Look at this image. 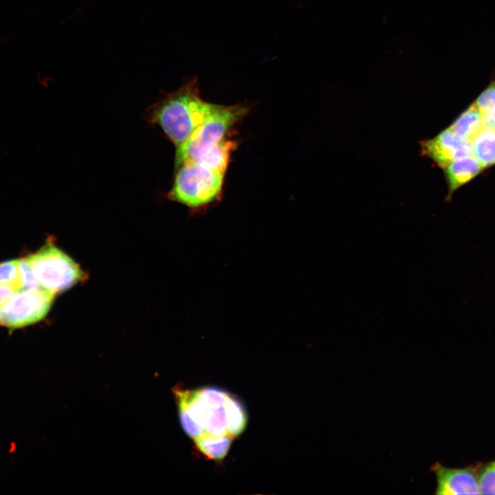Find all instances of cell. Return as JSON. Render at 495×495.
I'll use <instances>...</instances> for the list:
<instances>
[{"instance_id": "30bf717a", "label": "cell", "mask_w": 495, "mask_h": 495, "mask_svg": "<svg viewBox=\"0 0 495 495\" xmlns=\"http://www.w3.org/2000/svg\"><path fill=\"white\" fill-rule=\"evenodd\" d=\"M471 155L485 168L495 164V128L483 126L470 141Z\"/></svg>"}, {"instance_id": "3957f363", "label": "cell", "mask_w": 495, "mask_h": 495, "mask_svg": "<svg viewBox=\"0 0 495 495\" xmlns=\"http://www.w3.org/2000/svg\"><path fill=\"white\" fill-rule=\"evenodd\" d=\"M248 111V107L242 104H219L192 135L177 147L175 166L196 160L215 148L226 139L228 132L247 114Z\"/></svg>"}, {"instance_id": "52a82bcc", "label": "cell", "mask_w": 495, "mask_h": 495, "mask_svg": "<svg viewBox=\"0 0 495 495\" xmlns=\"http://www.w3.org/2000/svg\"><path fill=\"white\" fill-rule=\"evenodd\" d=\"M421 154L445 168L452 162L471 155L470 142L456 135L450 127L421 143Z\"/></svg>"}, {"instance_id": "ba28073f", "label": "cell", "mask_w": 495, "mask_h": 495, "mask_svg": "<svg viewBox=\"0 0 495 495\" xmlns=\"http://www.w3.org/2000/svg\"><path fill=\"white\" fill-rule=\"evenodd\" d=\"M180 422L185 432L195 439L204 432L207 409L197 390H176Z\"/></svg>"}, {"instance_id": "9c48e42d", "label": "cell", "mask_w": 495, "mask_h": 495, "mask_svg": "<svg viewBox=\"0 0 495 495\" xmlns=\"http://www.w3.org/2000/svg\"><path fill=\"white\" fill-rule=\"evenodd\" d=\"M483 168L472 155L456 160L447 165L444 169L448 196L450 197L459 187L474 178Z\"/></svg>"}, {"instance_id": "7c38bea8", "label": "cell", "mask_w": 495, "mask_h": 495, "mask_svg": "<svg viewBox=\"0 0 495 495\" xmlns=\"http://www.w3.org/2000/svg\"><path fill=\"white\" fill-rule=\"evenodd\" d=\"M230 435L215 436L203 432L193 439L196 446L204 456L213 460H221L228 452L232 440Z\"/></svg>"}, {"instance_id": "8992f818", "label": "cell", "mask_w": 495, "mask_h": 495, "mask_svg": "<svg viewBox=\"0 0 495 495\" xmlns=\"http://www.w3.org/2000/svg\"><path fill=\"white\" fill-rule=\"evenodd\" d=\"M481 463L462 468L446 467L440 462L431 466L437 480L436 494H480L478 470Z\"/></svg>"}, {"instance_id": "ffe728a7", "label": "cell", "mask_w": 495, "mask_h": 495, "mask_svg": "<svg viewBox=\"0 0 495 495\" xmlns=\"http://www.w3.org/2000/svg\"><path fill=\"white\" fill-rule=\"evenodd\" d=\"M16 291L13 287L0 285V307L8 302Z\"/></svg>"}, {"instance_id": "5bb4252c", "label": "cell", "mask_w": 495, "mask_h": 495, "mask_svg": "<svg viewBox=\"0 0 495 495\" xmlns=\"http://www.w3.org/2000/svg\"><path fill=\"white\" fill-rule=\"evenodd\" d=\"M474 103L482 115L484 126L495 128V80Z\"/></svg>"}, {"instance_id": "2e32d148", "label": "cell", "mask_w": 495, "mask_h": 495, "mask_svg": "<svg viewBox=\"0 0 495 495\" xmlns=\"http://www.w3.org/2000/svg\"><path fill=\"white\" fill-rule=\"evenodd\" d=\"M198 395L206 409L224 407L230 393L215 386H206L197 389Z\"/></svg>"}, {"instance_id": "6da1fadb", "label": "cell", "mask_w": 495, "mask_h": 495, "mask_svg": "<svg viewBox=\"0 0 495 495\" xmlns=\"http://www.w3.org/2000/svg\"><path fill=\"white\" fill-rule=\"evenodd\" d=\"M219 105L202 100L197 78L194 77L151 106L146 116L148 122L160 126L178 147L192 135Z\"/></svg>"}, {"instance_id": "4fadbf2b", "label": "cell", "mask_w": 495, "mask_h": 495, "mask_svg": "<svg viewBox=\"0 0 495 495\" xmlns=\"http://www.w3.org/2000/svg\"><path fill=\"white\" fill-rule=\"evenodd\" d=\"M227 430L234 437L241 434L247 425V413L242 402L235 396L230 395L224 406Z\"/></svg>"}, {"instance_id": "277c9868", "label": "cell", "mask_w": 495, "mask_h": 495, "mask_svg": "<svg viewBox=\"0 0 495 495\" xmlns=\"http://www.w3.org/2000/svg\"><path fill=\"white\" fill-rule=\"evenodd\" d=\"M26 257L41 287L54 296L85 276L78 265L51 241Z\"/></svg>"}, {"instance_id": "d6986e66", "label": "cell", "mask_w": 495, "mask_h": 495, "mask_svg": "<svg viewBox=\"0 0 495 495\" xmlns=\"http://www.w3.org/2000/svg\"><path fill=\"white\" fill-rule=\"evenodd\" d=\"M19 272L20 289L31 290L41 287L27 257L19 259Z\"/></svg>"}, {"instance_id": "5b68a950", "label": "cell", "mask_w": 495, "mask_h": 495, "mask_svg": "<svg viewBox=\"0 0 495 495\" xmlns=\"http://www.w3.org/2000/svg\"><path fill=\"white\" fill-rule=\"evenodd\" d=\"M54 296L42 287L16 290L0 307V325L14 329L39 322L49 312Z\"/></svg>"}, {"instance_id": "e0dca14e", "label": "cell", "mask_w": 495, "mask_h": 495, "mask_svg": "<svg viewBox=\"0 0 495 495\" xmlns=\"http://www.w3.org/2000/svg\"><path fill=\"white\" fill-rule=\"evenodd\" d=\"M0 285L20 289L19 259L0 263Z\"/></svg>"}, {"instance_id": "9a60e30c", "label": "cell", "mask_w": 495, "mask_h": 495, "mask_svg": "<svg viewBox=\"0 0 495 495\" xmlns=\"http://www.w3.org/2000/svg\"><path fill=\"white\" fill-rule=\"evenodd\" d=\"M204 432L215 436L228 434L224 407L207 409Z\"/></svg>"}, {"instance_id": "ac0fdd59", "label": "cell", "mask_w": 495, "mask_h": 495, "mask_svg": "<svg viewBox=\"0 0 495 495\" xmlns=\"http://www.w3.org/2000/svg\"><path fill=\"white\" fill-rule=\"evenodd\" d=\"M480 494H495V461L481 463L478 470Z\"/></svg>"}, {"instance_id": "8fae6325", "label": "cell", "mask_w": 495, "mask_h": 495, "mask_svg": "<svg viewBox=\"0 0 495 495\" xmlns=\"http://www.w3.org/2000/svg\"><path fill=\"white\" fill-rule=\"evenodd\" d=\"M483 126L482 115L473 103L454 120L450 128L456 135L470 142Z\"/></svg>"}, {"instance_id": "7a4b0ae2", "label": "cell", "mask_w": 495, "mask_h": 495, "mask_svg": "<svg viewBox=\"0 0 495 495\" xmlns=\"http://www.w3.org/2000/svg\"><path fill=\"white\" fill-rule=\"evenodd\" d=\"M228 162L214 154L175 166L168 198L191 209H201L220 198Z\"/></svg>"}]
</instances>
